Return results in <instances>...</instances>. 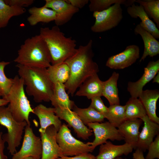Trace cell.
I'll return each instance as SVG.
<instances>
[{
  "label": "cell",
  "mask_w": 159,
  "mask_h": 159,
  "mask_svg": "<svg viewBox=\"0 0 159 159\" xmlns=\"http://www.w3.org/2000/svg\"><path fill=\"white\" fill-rule=\"evenodd\" d=\"M92 44L90 39L86 45L80 46L75 53L64 62L69 67L70 73L64 84L67 93L72 96L87 78L99 72L98 64L93 59Z\"/></svg>",
  "instance_id": "1"
},
{
  "label": "cell",
  "mask_w": 159,
  "mask_h": 159,
  "mask_svg": "<svg viewBox=\"0 0 159 159\" xmlns=\"http://www.w3.org/2000/svg\"><path fill=\"white\" fill-rule=\"evenodd\" d=\"M19 77L26 85L27 94L39 103L50 101L53 92L54 84L48 75L47 68L28 67L17 64Z\"/></svg>",
  "instance_id": "2"
},
{
  "label": "cell",
  "mask_w": 159,
  "mask_h": 159,
  "mask_svg": "<svg viewBox=\"0 0 159 159\" xmlns=\"http://www.w3.org/2000/svg\"><path fill=\"white\" fill-rule=\"evenodd\" d=\"M39 34L46 43L51 57V64L64 62L76 52V41L67 37L58 26L41 27Z\"/></svg>",
  "instance_id": "3"
},
{
  "label": "cell",
  "mask_w": 159,
  "mask_h": 159,
  "mask_svg": "<svg viewBox=\"0 0 159 159\" xmlns=\"http://www.w3.org/2000/svg\"><path fill=\"white\" fill-rule=\"evenodd\" d=\"M14 62L23 65L47 68L51 64L46 43L39 34L26 39L18 51Z\"/></svg>",
  "instance_id": "4"
},
{
  "label": "cell",
  "mask_w": 159,
  "mask_h": 159,
  "mask_svg": "<svg viewBox=\"0 0 159 159\" xmlns=\"http://www.w3.org/2000/svg\"><path fill=\"white\" fill-rule=\"evenodd\" d=\"M13 79V84L5 99L9 102L8 107L16 121H25L30 124L29 115L33 113V110L26 96L23 80L18 75Z\"/></svg>",
  "instance_id": "5"
},
{
  "label": "cell",
  "mask_w": 159,
  "mask_h": 159,
  "mask_svg": "<svg viewBox=\"0 0 159 159\" xmlns=\"http://www.w3.org/2000/svg\"><path fill=\"white\" fill-rule=\"evenodd\" d=\"M0 124L5 127L7 132L3 135V140L8 144L7 149L11 155L16 152L20 144L25 128V121L19 122L14 118L8 107H0Z\"/></svg>",
  "instance_id": "6"
},
{
  "label": "cell",
  "mask_w": 159,
  "mask_h": 159,
  "mask_svg": "<svg viewBox=\"0 0 159 159\" xmlns=\"http://www.w3.org/2000/svg\"><path fill=\"white\" fill-rule=\"evenodd\" d=\"M57 142L64 156H74L92 152L90 142L84 143L72 135L68 126L64 123L58 131Z\"/></svg>",
  "instance_id": "7"
},
{
  "label": "cell",
  "mask_w": 159,
  "mask_h": 159,
  "mask_svg": "<svg viewBox=\"0 0 159 159\" xmlns=\"http://www.w3.org/2000/svg\"><path fill=\"white\" fill-rule=\"evenodd\" d=\"M122 9L119 3L115 4L108 8L99 12H94L93 16L95 21L91 27L95 33H101L117 26L122 20Z\"/></svg>",
  "instance_id": "8"
},
{
  "label": "cell",
  "mask_w": 159,
  "mask_h": 159,
  "mask_svg": "<svg viewBox=\"0 0 159 159\" xmlns=\"http://www.w3.org/2000/svg\"><path fill=\"white\" fill-rule=\"evenodd\" d=\"M24 131L21 147L12 155V159H24L28 157L41 158L42 144L40 138L34 134L30 124H27Z\"/></svg>",
  "instance_id": "9"
},
{
  "label": "cell",
  "mask_w": 159,
  "mask_h": 159,
  "mask_svg": "<svg viewBox=\"0 0 159 159\" xmlns=\"http://www.w3.org/2000/svg\"><path fill=\"white\" fill-rule=\"evenodd\" d=\"M87 125L88 128L92 129L95 135L94 139L92 142H90L94 150L96 147L105 143L108 140L112 141L124 140L117 127L108 121L90 123Z\"/></svg>",
  "instance_id": "10"
},
{
  "label": "cell",
  "mask_w": 159,
  "mask_h": 159,
  "mask_svg": "<svg viewBox=\"0 0 159 159\" xmlns=\"http://www.w3.org/2000/svg\"><path fill=\"white\" fill-rule=\"evenodd\" d=\"M58 131L53 125L40 132L42 144L41 159H56L64 156L56 140Z\"/></svg>",
  "instance_id": "11"
},
{
  "label": "cell",
  "mask_w": 159,
  "mask_h": 159,
  "mask_svg": "<svg viewBox=\"0 0 159 159\" xmlns=\"http://www.w3.org/2000/svg\"><path fill=\"white\" fill-rule=\"evenodd\" d=\"M54 108L56 115L60 119L65 121L73 128L78 138L87 140L93 135L92 130L83 122L74 112L63 107Z\"/></svg>",
  "instance_id": "12"
},
{
  "label": "cell",
  "mask_w": 159,
  "mask_h": 159,
  "mask_svg": "<svg viewBox=\"0 0 159 159\" xmlns=\"http://www.w3.org/2000/svg\"><path fill=\"white\" fill-rule=\"evenodd\" d=\"M140 49L137 45L127 46L122 52L110 57L106 66L112 69H122L134 63L140 57Z\"/></svg>",
  "instance_id": "13"
},
{
  "label": "cell",
  "mask_w": 159,
  "mask_h": 159,
  "mask_svg": "<svg viewBox=\"0 0 159 159\" xmlns=\"http://www.w3.org/2000/svg\"><path fill=\"white\" fill-rule=\"evenodd\" d=\"M44 6L52 9L56 13V26L63 25L69 21L79 10L66 0H46Z\"/></svg>",
  "instance_id": "14"
},
{
  "label": "cell",
  "mask_w": 159,
  "mask_h": 159,
  "mask_svg": "<svg viewBox=\"0 0 159 159\" xmlns=\"http://www.w3.org/2000/svg\"><path fill=\"white\" fill-rule=\"evenodd\" d=\"M159 71V60L150 61L144 68V72L141 78L135 82H129L127 90L131 97L138 98L143 90L144 87L153 79Z\"/></svg>",
  "instance_id": "15"
},
{
  "label": "cell",
  "mask_w": 159,
  "mask_h": 159,
  "mask_svg": "<svg viewBox=\"0 0 159 159\" xmlns=\"http://www.w3.org/2000/svg\"><path fill=\"white\" fill-rule=\"evenodd\" d=\"M140 119L144 125L139 135L136 149L144 152L148 150L155 137L159 134V124L151 120L147 115Z\"/></svg>",
  "instance_id": "16"
},
{
  "label": "cell",
  "mask_w": 159,
  "mask_h": 159,
  "mask_svg": "<svg viewBox=\"0 0 159 159\" xmlns=\"http://www.w3.org/2000/svg\"><path fill=\"white\" fill-rule=\"evenodd\" d=\"M33 114L38 118L40 127L39 132L44 131L48 127L53 125L58 131L62 124L60 119L55 113L54 107H47L40 104L33 109Z\"/></svg>",
  "instance_id": "17"
},
{
  "label": "cell",
  "mask_w": 159,
  "mask_h": 159,
  "mask_svg": "<svg viewBox=\"0 0 159 159\" xmlns=\"http://www.w3.org/2000/svg\"><path fill=\"white\" fill-rule=\"evenodd\" d=\"M142 122L140 119L126 120L117 127L125 143L131 145L133 149H136L139 129Z\"/></svg>",
  "instance_id": "18"
},
{
  "label": "cell",
  "mask_w": 159,
  "mask_h": 159,
  "mask_svg": "<svg viewBox=\"0 0 159 159\" xmlns=\"http://www.w3.org/2000/svg\"><path fill=\"white\" fill-rule=\"evenodd\" d=\"M133 148L130 145L125 143L121 145H115L107 141L100 145L96 159H115L125 155H127L131 153Z\"/></svg>",
  "instance_id": "19"
},
{
  "label": "cell",
  "mask_w": 159,
  "mask_h": 159,
  "mask_svg": "<svg viewBox=\"0 0 159 159\" xmlns=\"http://www.w3.org/2000/svg\"><path fill=\"white\" fill-rule=\"evenodd\" d=\"M134 32L135 35L139 34L141 36L144 42V51L140 62L148 56L153 57L159 54V42L140 23L135 27Z\"/></svg>",
  "instance_id": "20"
},
{
  "label": "cell",
  "mask_w": 159,
  "mask_h": 159,
  "mask_svg": "<svg viewBox=\"0 0 159 159\" xmlns=\"http://www.w3.org/2000/svg\"><path fill=\"white\" fill-rule=\"evenodd\" d=\"M103 82L97 74L92 75L82 83L75 95L85 96L89 99L96 96L101 97L102 96Z\"/></svg>",
  "instance_id": "21"
},
{
  "label": "cell",
  "mask_w": 159,
  "mask_h": 159,
  "mask_svg": "<svg viewBox=\"0 0 159 159\" xmlns=\"http://www.w3.org/2000/svg\"><path fill=\"white\" fill-rule=\"evenodd\" d=\"M146 111L147 115L153 121L159 124V118L156 113V104L159 98L158 90H143L139 97Z\"/></svg>",
  "instance_id": "22"
},
{
  "label": "cell",
  "mask_w": 159,
  "mask_h": 159,
  "mask_svg": "<svg viewBox=\"0 0 159 159\" xmlns=\"http://www.w3.org/2000/svg\"><path fill=\"white\" fill-rule=\"evenodd\" d=\"M128 14L132 18L139 17L141 22L140 23L155 39L159 38V30L155 24L152 21L140 5L133 4L127 9Z\"/></svg>",
  "instance_id": "23"
},
{
  "label": "cell",
  "mask_w": 159,
  "mask_h": 159,
  "mask_svg": "<svg viewBox=\"0 0 159 159\" xmlns=\"http://www.w3.org/2000/svg\"><path fill=\"white\" fill-rule=\"evenodd\" d=\"M64 84L57 82L54 83L53 92L50 101L54 108L57 107L73 109L75 105L74 101L69 99L66 91Z\"/></svg>",
  "instance_id": "24"
},
{
  "label": "cell",
  "mask_w": 159,
  "mask_h": 159,
  "mask_svg": "<svg viewBox=\"0 0 159 159\" xmlns=\"http://www.w3.org/2000/svg\"><path fill=\"white\" fill-rule=\"evenodd\" d=\"M28 12L30 15L27 20L32 26L41 22L48 23L54 21L56 17V13L54 11L44 6L40 7H32L29 9Z\"/></svg>",
  "instance_id": "25"
},
{
  "label": "cell",
  "mask_w": 159,
  "mask_h": 159,
  "mask_svg": "<svg viewBox=\"0 0 159 159\" xmlns=\"http://www.w3.org/2000/svg\"><path fill=\"white\" fill-rule=\"evenodd\" d=\"M119 74L114 72L107 80L103 81L102 96L108 100L110 105H120L117 82Z\"/></svg>",
  "instance_id": "26"
},
{
  "label": "cell",
  "mask_w": 159,
  "mask_h": 159,
  "mask_svg": "<svg viewBox=\"0 0 159 159\" xmlns=\"http://www.w3.org/2000/svg\"><path fill=\"white\" fill-rule=\"evenodd\" d=\"M49 77L54 83H65L68 80L70 71L67 64L65 62L52 65L47 68Z\"/></svg>",
  "instance_id": "27"
},
{
  "label": "cell",
  "mask_w": 159,
  "mask_h": 159,
  "mask_svg": "<svg viewBox=\"0 0 159 159\" xmlns=\"http://www.w3.org/2000/svg\"><path fill=\"white\" fill-rule=\"evenodd\" d=\"M26 11L24 8L10 6L0 0V29L6 26L12 17L21 15Z\"/></svg>",
  "instance_id": "28"
},
{
  "label": "cell",
  "mask_w": 159,
  "mask_h": 159,
  "mask_svg": "<svg viewBox=\"0 0 159 159\" xmlns=\"http://www.w3.org/2000/svg\"><path fill=\"white\" fill-rule=\"evenodd\" d=\"M72 110L85 125L90 123L102 122L105 119L104 115L90 106L87 108H81L75 105Z\"/></svg>",
  "instance_id": "29"
},
{
  "label": "cell",
  "mask_w": 159,
  "mask_h": 159,
  "mask_svg": "<svg viewBox=\"0 0 159 159\" xmlns=\"http://www.w3.org/2000/svg\"><path fill=\"white\" fill-rule=\"evenodd\" d=\"M125 105L126 120L140 119L147 115L143 104L138 98L131 97Z\"/></svg>",
  "instance_id": "30"
},
{
  "label": "cell",
  "mask_w": 159,
  "mask_h": 159,
  "mask_svg": "<svg viewBox=\"0 0 159 159\" xmlns=\"http://www.w3.org/2000/svg\"><path fill=\"white\" fill-rule=\"evenodd\" d=\"M105 117L111 125L118 127L126 120L125 105H110Z\"/></svg>",
  "instance_id": "31"
},
{
  "label": "cell",
  "mask_w": 159,
  "mask_h": 159,
  "mask_svg": "<svg viewBox=\"0 0 159 159\" xmlns=\"http://www.w3.org/2000/svg\"><path fill=\"white\" fill-rule=\"evenodd\" d=\"M89 9L92 12H99L105 10L116 3H119L126 7L131 6L135 0H90Z\"/></svg>",
  "instance_id": "32"
},
{
  "label": "cell",
  "mask_w": 159,
  "mask_h": 159,
  "mask_svg": "<svg viewBox=\"0 0 159 159\" xmlns=\"http://www.w3.org/2000/svg\"><path fill=\"white\" fill-rule=\"evenodd\" d=\"M143 8L149 18L153 19L159 28V0H135Z\"/></svg>",
  "instance_id": "33"
},
{
  "label": "cell",
  "mask_w": 159,
  "mask_h": 159,
  "mask_svg": "<svg viewBox=\"0 0 159 159\" xmlns=\"http://www.w3.org/2000/svg\"><path fill=\"white\" fill-rule=\"evenodd\" d=\"M10 63L9 62L0 61V91L2 98L4 99L9 91L13 82V79L7 78L4 72L5 67Z\"/></svg>",
  "instance_id": "34"
},
{
  "label": "cell",
  "mask_w": 159,
  "mask_h": 159,
  "mask_svg": "<svg viewBox=\"0 0 159 159\" xmlns=\"http://www.w3.org/2000/svg\"><path fill=\"white\" fill-rule=\"evenodd\" d=\"M147 150L146 159L159 158V134L149 145Z\"/></svg>",
  "instance_id": "35"
},
{
  "label": "cell",
  "mask_w": 159,
  "mask_h": 159,
  "mask_svg": "<svg viewBox=\"0 0 159 159\" xmlns=\"http://www.w3.org/2000/svg\"><path fill=\"white\" fill-rule=\"evenodd\" d=\"M91 100V102L90 106L105 115L107 112L108 107L105 105L101 97H95Z\"/></svg>",
  "instance_id": "36"
},
{
  "label": "cell",
  "mask_w": 159,
  "mask_h": 159,
  "mask_svg": "<svg viewBox=\"0 0 159 159\" xmlns=\"http://www.w3.org/2000/svg\"><path fill=\"white\" fill-rule=\"evenodd\" d=\"M7 4L10 6L24 8L28 7L32 4L33 0H4Z\"/></svg>",
  "instance_id": "37"
},
{
  "label": "cell",
  "mask_w": 159,
  "mask_h": 159,
  "mask_svg": "<svg viewBox=\"0 0 159 159\" xmlns=\"http://www.w3.org/2000/svg\"><path fill=\"white\" fill-rule=\"evenodd\" d=\"M56 159H96V157L90 153L82 154L73 157L63 156Z\"/></svg>",
  "instance_id": "38"
},
{
  "label": "cell",
  "mask_w": 159,
  "mask_h": 159,
  "mask_svg": "<svg viewBox=\"0 0 159 159\" xmlns=\"http://www.w3.org/2000/svg\"><path fill=\"white\" fill-rule=\"evenodd\" d=\"M73 6L79 9L83 8L89 2V0H66Z\"/></svg>",
  "instance_id": "39"
},
{
  "label": "cell",
  "mask_w": 159,
  "mask_h": 159,
  "mask_svg": "<svg viewBox=\"0 0 159 159\" xmlns=\"http://www.w3.org/2000/svg\"><path fill=\"white\" fill-rule=\"evenodd\" d=\"M3 133L0 131V159H7V156L4 153L5 142L2 137Z\"/></svg>",
  "instance_id": "40"
},
{
  "label": "cell",
  "mask_w": 159,
  "mask_h": 159,
  "mask_svg": "<svg viewBox=\"0 0 159 159\" xmlns=\"http://www.w3.org/2000/svg\"><path fill=\"white\" fill-rule=\"evenodd\" d=\"M135 151L133 153V159H146L144 156L143 152L138 149H136Z\"/></svg>",
  "instance_id": "41"
},
{
  "label": "cell",
  "mask_w": 159,
  "mask_h": 159,
  "mask_svg": "<svg viewBox=\"0 0 159 159\" xmlns=\"http://www.w3.org/2000/svg\"><path fill=\"white\" fill-rule=\"evenodd\" d=\"M9 104V102L3 98H0V107L5 106Z\"/></svg>",
  "instance_id": "42"
},
{
  "label": "cell",
  "mask_w": 159,
  "mask_h": 159,
  "mask_svg": "<svg viewBox=\"0 0 159 159\" xmlns=\"http://www.w3.org/2000/svg\"><path fill=\"white\" fill-rule=\"evenodd\" d=\"M153 79V82H155L159 83V72H158L156 75Z\"/></svg>",
  "instance_id": "43"
},
{
  "label": "cell",
  "mask_w": 159,
  "mask_h": 159,
  "mask_svg": "<svg viewBox=\"0 0 159 159\" xmlns=\"http://www.w3.org/2000/svg\"><path fill=\"white\" fill-rule=\"evenodd\" d=\"M24 159H41V158L33 157H28Z\"/></svg>",
  "instance_id": "44"
},
{
  "label": "cell",
  "mask_w": 159,
  "mask_h": 159,
  "mask_svg": "<svg viewBox=\"0 0 159 159\" xmlns=\"http://www.w3.org/2000/svg\"><path fill=\"white\" fill-rule=\"evenodd\" d=\"M124 158H121V157H118V158H116L115 159H123Z\"/></svg>",
  "instance_id": "45"
},
{
  "label": "cell",
  "mask_w": 159,
  "mask_h": 159,
  "mask_svg": "<svg viewBox=\"0 0 159 159\" xmlns=\"http://www.w3.org/2000/svg\"><path fill=\"white\" fill-rule=\"evenodd\" d=\"M1 97H2V95H1V92L0 91V98H1Z\"/></svg>",
  "instance_id": "46"
},
{
  "label": "cell",
  "mask_w": 159,
  "mask_h": 159,
  "mask_svg": "<svg viewBox=\"0 0 159 159\" xmlns=\"http://www.w3.org/2000/svg\"><path fill=\"white\" fill-rule=\"evenodd\" d=\"M123 159H127L126 158H124Z\"/></svg>",
  "instance_id": "47"
}]
</instances>
